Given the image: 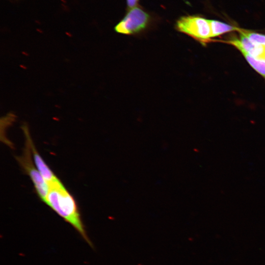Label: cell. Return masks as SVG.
I'll return each instance as SVG.
<instances>
[{
	"instance_id": "6da1fadb",
	"label": "cell",
	"mask_w": 265,
	"mask_h": 265,
	"mask_svg": "<svg viewBox=\"0 0 265 265\" xmlns=\"http://www.w3.org/2000/svg\"><path fill=\"white\" fill-rule=\"evenodd\" d=\"M45 203L73 226L92 246L81 218L77 204L62 182L50 186Z\"/></svg>"
},
{
	"instance_id": "7a4b0ae2",
	"label": "cell",
	"mask_w": 265,
	"mask_h": 265,
	"mask_svg": "<svg viewBox=\"0 0 265 265\" xmlns=\"http://www.w3.org/2000/svg\"><path fill=\"white\" fill-rule=\"evenodd\" d=\"M23 154L16 159L24 171L31 179L39 198L45 203L50 186L36 168L31 159V150L27 137Z\"/></svg>"
},
{
	"instance_id": "3957f363",
	"label": "cell",
	"mask_w": 265,
	"mask_h": 265,
	"mask_svg": "<svg viewBox=\"0 0 265 265\" xmlns=\"http://www.w3.org/2000/svg\"><path fill=\"white\" fill-rule=\"evenodd\" d=\"M176 28L202 43L208 42L212 38L209 20L200 16L181 17L176 22Z\"/></svg>"
},
{
	"instance_id": "277c9868",
	"label": "cell",
	"mask_w": 265,
	"mask_h": 265,
	"mask_svg": "<svg viewBox=\"0 0 265 265\" xmlns=\"http://www.w3.org/2000/svg\"><path fill=\"white\" fill-rule=\"evenodd\" d=\"M149 15L139 7L132 8L115 26V30L119 33L132 35L144 30L150 22Z\"/></svg>"
},
{
	"instance_id": "5b68a950",
	"label": "cell",
	"mask_w": 265,
	"mask_h": 265,
	"mask_svg": "<svg viewBox=\"0 0 265 265\" xmlns=\"http://www.w3.org/2000/svg\"><path fill=\"white\" fill-rule=\"evenodd\" d=\"M22 129L25 135L28 139L34 163L43 179L49 185V186L61 182L38 153L31 138L27 127L23 126Z\"/></svg>"
},
{
	"instance_id": "8992f818",
	"label": "cell",
	"mask_w": 265,
	"mask_h": 265,
	"mask_svg": "<svg viewBox=\"0 0 265 265\" xmlns=\"http://www.w3.org/2000/svg\"><path fill=\"white\" fill-rule=\"evenodd\" d=\"M228 43L241 53L244 52L256 57L265 58V47L253 43L241 33L239 39L234 38L229 41Z\"/></svg>"
},
{
	"instance_id": "52a82bcc",
	"label": "cell",
	"mask_w": 265,
	"mask_h": 265,
	"mask_svg": "<svg viewBox=\"0 0 265 265\" xmlns=\"http://www.w3.org/2000/svg\"><path fill=\"white\" fill-rule=\"evenodd\" d=\"M209 22L212 38L238 29L235 26L218 21L209 20Z\"/></svg>"
},
{
	"instance_id": "ba28073f",
	"label": "cell",
	"mask_w": 265,
	"mask_h": 265,
	"mask_svg": "<svg viewBox=\"0 0 265 265\" xmlns=\"http://www.w3.org/2000/svg\"><path fill=\"white\" fill-rule=\"evenodd\" d=\"M241 53L250 65L265 78V58L254 57L244 52Z\"/></svg>"
},
{
	"instance_id": "9c48e42d",
	"label": "cell",
	"mask_w": 265,
	"mask_h": 265,
	"mask_svg": "<svg viewBox=\"0 0 265 265\" xmlns=\"http://www.w3.org/2000/svg\"><path fill=\"white\" fill-rule=\"evenodd\" d=\"M240 33L253 43L265 47V35L256 32L241 30Z\"/></svg>"
},
{
	"instance_id": "30bf717a",
	"label": "cell",
	"mask_w": 265,
	"mask_h": 265,
	"mask_svg": "<svg viewBox=\"0 0 265 265\" xmlns=\"http://www.w3.org/2000/svg\"><path fill=\"white\" fill-rule=\"evenodd\" d=\"M137 2L138 0H127L128 6L130 8L135 7Z\"/></svg>"
},
{
	"instance_id": "8fae6325",
	"label": "cell",
	"mask_w": 265,
	"mask_h": 265,
	"mask_svg": "<svg viewBox=\"0 0 265 265\" xmlns=\"http://www.w3.org/2000/svg\"></svg>"
}]
</instances>
